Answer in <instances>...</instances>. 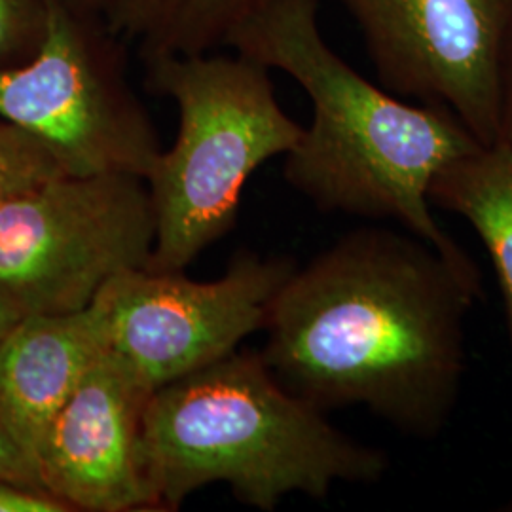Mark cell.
<instances>
[{
	"instance_id": "9a60e30c",
	"label": "cell",
	"mask_w": 512,
	"mask_h": 512,
	"mask_svg": "<svg viewBox=\"0 0 512 512\" xmlns=\"http://www.w3.org/2000/svg\"><path fill=\"white\" fill-rule=\"evenodd\" d=\"M55 497L31 486L0 480V512H67Z\"/></svg>"
},
{
	"instance_id": "7c38bea8",
	"label": "cell",
	"mask_w": 512,
	"mask_h": 512,
	"mask_svg": "<svg viewBox=\"0 0 512 512\" xmlns=\"http://www.w3.org/2000/svg\"><path fill=\"white\" fill-rule=\"evenodd\" d=\"M266 0H101L110 27L141 61L158 55L207 54L226 46L241 19Z\"/></svg>"
},
{
	"instance_id": "8992f818",
	"label": "cell",
	"mask_w": 512,
	"mask_h": 512,
	"mask_svg": "<svg viewBox=\"0 0 512 512\" xmlns=\"http://www.w3.org/2000/svg\"><path fill=\"white\" fill-rule=\"evenodd\" d=\"M154 241L145 179L55 177L0 203V300L19 317L84 311L114 277L148 268Z\"/></svg>"
},
{
	"instance_id": "8fae6325",
	"label": "cell",
	"mask_w": 512,
	"mask_h": 512,
	"mask_svg": "<svg viewBox=\"0 0 512 512\" xmlns=\"http://www.w3.org/2000/svg\"><path fill=\"white\" fill-rule=\"evenodd\" d=\"M429 202L471 224L492 260L512 355V148L482 145L442 167Z\"/></svg>"
},
{
	"instance_id": "d6986e66",
	"label": "cell",
	"mask_w": 512,
	"mask_h": 512,
	"mask_svg": "<svg viewBox=\"0 0 512 512\" xmlns=\"http://www.w3.org/2000/svg\"><path fill=\"white\" fill-rule=\"evenodd\" d=\"M74 8L88 10V12H101V0H67Z\"/></svg>"
},
{
	"instance_id": "ac0fdd59",
	"label": "cell",
	"mask_w": 512,
	"mask_h": 512,
	"mask_svg": "<svg viewBox=\"0 0 512 512\" xmlns=\"http://www.w3.org/2000/svg\"><path fill=\"white\" fill-rule=\"evenodd\" d=\"M19 315L0 300V338L18 321Z\"/></svg>"
},
{
	"instance_id": "30bf717a",
	"label": "cell",
	"mask_w": 512,
	"mask_h": 512,
	"mask_svg": "<svg viewBox=\"0 0 512 512\" xmlns=\"http://www.w3.org/2000/svg\"><path fill=\"white\" fill-rule=\"evenodd\" d=\"M107 349L99 313L23 315L0 338V425L37 471L44 435Z\"/></svg>"
},
{
	"instance_id": "52a82bcc",
	"label": "cell",
	"mask_w": 512,
	"mask_h": 512,
	"mask_svg": "<svg viewBox=\"0 0 512 512\" xmlns=\"http://www.w3.org/2000/svg\"><path fill=\"white\" fill-rule=\"evenodd\" d=\"M287 256L239 253L215 281L129 270L97 294L105 342L135 380L156 389L213 365L264 330L275 296L296 270Z\"/></svg>"
},
{
	"instance_id": "6da1fadb",
	"label": "cell",
	"mask_w": 512,
	"mask_h": 512,
	"mask_svg": "<svg viewBox=\"0 0 512 512\" xmlns=\"http://www.w3.org/2000/svg\"><path fill=\"white\" fill-rule=\"evenodd\" d=\"M482 296L427 241L363 226L296 266L260 355L323 412L365 406L404 437L437 439L458 406L467 315Z\"/></svg>"
},
{
	"instance_id": "9c48e42d",
	"label": "cell",
	"mask_w": 512,
	"mask_h": 512,
	"mask_svg": "<svg viewBox=\"0 0 512 512\" xmlns=\"http://www.w3.org/2000/svg\"><path fill=\"white\" fill-rule=\"evenodd\" d=\"M148 393L105 349L50 423L38 452L44 492L69 511H158L141 461Z\"/></svg>"
},
{
	"instance_id": "3957f363",
	"label": "cell",
	"mask_w": 512,
	"mask_h": 512,
	"mask_svg": "<svg viewBox=\"0 0 512 512\" xmlns=\"http://www.w3.org/2000/svg\"><path fill=\"white\" fill-rule=\"evenodd\" d=\"M141 461L158 511L224 482L243 505L272 512L287 495L374 484L391 465L283 387L258 351H234L150 393Z\"/></svg>"
},
{
	"instance_id": "2e32d148",
	"label": "cell",
	"mask_w": 512,
	"mask_h": 512,
	"mask_svg": "<svg viewBox=\"0 0 512 512\" xmlns=\"http://www.w3.org/2000/svg\"><path fill=\"white\" fill-rule=\"evenodd\" d=\"M0 480H10L23 486L44 490L35 469L23 458L18 446L8 437L0 425ZM48 494V492H46Z\"/></svg>"
},
{
	"instance_id": "5bb4252c",
	"label": "cell",
	"mask_w": 512,
	"mask_h": 512,
	"mask_svg": "<svg viewBox=\"0 0 512 512\" xmlns=\"http://www.w3.org/2000/svg\"><path fill=\"white\" fill-rule=\"evenodd\" d=\"M46 25L48 0H0V67L35 57Z\"/></svg>"
},
{
	"instance_id": "ffe728a7",
	"label": "cell",
	"mask_w": 512,
	"mask_h": 512,
	"mask_svg": "<svg viewBox=\"0 0 512 512\" xmlns=\"http://www.w3.org/2000/svg\"><path fill=\"white\" fill-rule=\"evenodd\" d=\"M503 511H509L512 512V497L505 503V507H503Z\"/></svg>"
},
{
	"instance_id": "277c9868",
	"label": "cell",
	"mask_w": 512,
	"mask_h": 512,
	"mask_svg": "<svg viewBox=\"0 0 512 512\" xmlns=\"http://www.w3.org/2000/svg\"><path fill=\"white\" fill-rule=\"evenodd\" d=\"M148 92L179 109V133L147 186L156 213L150 270L184 272L238 219L239 200L260 165L285 156L302 128L283 110L270 69L245 55L145 59Z\"/></svg>"
},
{
	"instance_id": "ba28073f",
	"label": "cell",
	"mask_w": 512,
	"mask_h": 512,
	"mask_svg": "<svg viewBox=\"0 0 512 512\" xmlns=\"http://www.w3.org/2000/svg\"><path fill=\"white\" fill-rule=\"evenodd\" d=\"M387 92L454 112L494 145L512 0H340Z\"/></svg>"
},
{
	"instance_id": "4fadbf2b",
	"label": "cell",
	"mask_w": 512,
	"mask_h": 512,
	"mask_svg": "<svg viewBox=\"0 0 512 512\" xmlns=\"http://www.w3.org/2000/svg\"><path fill=\"white\" fill-rule=\"evenodd\" d=\"M61 175L69 173L50 148L0 118V203Z\"/></svg>"
},
{
	"instance_id": "7a4b0ae2",
	"label": "cell",
	"mask_w": 512,
	"mask_h": 512,
	"mask_svg": "<svg viewBox=\"0 0 512 512\" xmlns=\"http://www.w3.org/2000/svg\"><path fill=\"white\" fill-rule=\"evenodd\" d=\"M226 46L291 76L310 99V126L283 165L296 192L323 213L397 222L482 283L429 202L440 169L482 147L454 112L410 103L357 73L323 37L319 0H266Z\"/></svg>"
},
{
	"instance_id": "e0dca14e",
	"label": "cell",
	"mask_w": 512,
	"mask_h": 512,
	"mask_svg": "<svg viewBox=\"0 0 512 512\" xmlns=\"http://www.w3.org/2000/svg\"><path fill=\"white\" fill-rule=\"evenodd\" d=\"M495 143L512 148V35L501 63L499 80V120ZM494 143V145H495Z\"/></svg>"
},
{
	"instance_id": "5b68a950",
	"label": "cell",
	"mask_w": 512,
	"mask_h": 512,
	"mask_svg": "<svg viewBox=\"0 0 512 512\" xmlns=\"http://www.w3.org/2000/svg\"><path fill=\"white\" fill-rule=\"evenodd\" d=\"M0 118L35 135L69 175L147 179L162 147L128 78L126 40L103 12L48 0L35 57L0 67Z\"/></svg>"
}]
</instances>
